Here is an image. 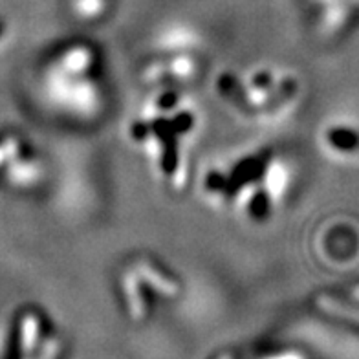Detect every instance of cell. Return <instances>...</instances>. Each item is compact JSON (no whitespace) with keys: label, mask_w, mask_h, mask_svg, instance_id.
Instances as JSON below:
<instances>
[{"label":"cell","mask_w":359,"mask_h":359,"mask_svg":"<svg viewBox=\"0 0 359 359\" xmlns=\"http://www.w3.org/2000/svg\"><path fill=\"white\" fill-rule=\"evenodd\" d=\"M88 62L90 53L81 48V50H74V52H70V55H67V59H65V67H67L68 70H83V68H86Z\"/></svg>","instance_id":"obj_5"},{"label":"cell","mask_w":359,"mask_h":359,"mask_svg":"<svg viewBox=\"0 0 359 359\" xmlns=\"http://www.w3.org/2000/svg\"><path fill=\"white\" fill-rule=\"evenodd\" d=\"M352 2H355V4H359V0H352Z\"/></svg>","instance_id":"obj_13"},{"label":"cell","mask_w":359,"mask_h":359,"mask_svg":"<svg viewBox=\"0 0 359 359\" xmlns=\"http://www.w3.org/2000/svg\"><path fill=\"white\" fill-rule=\"evenodd\" d=\"M348 13V4H346L345 0L330 2L328 10L325 11V17H323V22H325L326 29H328V32H336V29H339L341 26L345 24Z\"/></svg>","instance_id":"obj_3"},{"label":"cell","mask_w":359,"mask_h":359,"mask_svg":"<svg viewBox=\"0 0 359 359\" xmlns=\"http://www.w3.org/2000/svg\"><path fill=\"white\" fill-rule=\"evenodd\" d=\"M220 359H233V358H231V355H222V358H220Z\"/></svg>","instance_id":"obj_11"},{"label":"cell","mask_w":359,"mask_h":359,"mask_svg":"<svg viewBox=\"0 0 359 359\" xmlns=\"http://www.w3.org/2000/svg\"><path fill=\"white\" fill-rule=\"evenodd\" d=\"M39 337V319L35 313H26L22 319V336H20V346L24 354H29L37 345Z\"/></svg>","instance_id":"obj_4"},{"label":"cell","mask_w":359,"mask_h":359,"mask_svg":"<svg viewBox=\"0 0 359 359\" xmlns=\"http://www.w3.org/2000/svg\"><path fill=\"white\" fill-rule=\"evenodd\" d=\"M17 152H19V143L15 142V140H8V142H4L2 145H0V163L8 160V158L15 156Z\"/></svg>","instance_id":"obj_7"},{"label":"cell","mask_w":359,"mask_h":359,"mask_svg":"<svg viewBox=\"0 0 359 359\" xmlns=\"http://www.w3.org/2000/svg\"><path fill=\"white\" fill-rule=\"evenodd\" d=\"M175 103V95H163V100H161V107H170V104Z\"/></svg>","instance_id":"obj_9"},{"label":"cell","mask_w":359,"mask_h":359,"mask_svg":"<svg viewBox=\"0 0 359 359\" xmlns=\"http://www.w3.org/2000/svg\"><path fill=\"white\" fill-rule=\"evenodd\" d=\"M76 11H79L81 15H86V17H92V15H97L103 8V0H76Z\"/></svg>","instance_id":"obj_6"},{"label":"cell","mask_w":359,"mask_h":359,"mask_svg":"<svg viewBox=\"0 0 359 359\" xmlns=\"http://www.w3.org/2000/svg\"><path fill=\"white\" fill-rule=\"evenodd\" d=\"M57 352H59V341L50 339L46 343V346H44L43 354H41V359H53L57 355Z\"/></svg>","instance_id":"obj_8"},{"label":"cell","mask_w":359,"mask_h":359,"mask_svg":"<svg viewBox=\"0 0 359 359\" xmlns=\"http://www.w3.org/2000/svg\"><path fill=\"white\" fill-rule=\"evenodd\" d=\"M317 306L325 310L326 313H332L336 317H343V319H348V321H354L359 325V308L348 306V304H343L339 301L332 297H326V295H321L317 297Z\"/></svg>","instance_id":"obj_2"},{"label":"cell","mask_w":359,"mask_h":359,"mask_svg":"<svg viewBox=\"0 0 359 359\" xmlns=\"http://www.w3.org/2000/svg\"><path fill=\"white\" fill-rule=\"evenodd\" d=\"M325 2H328V4H330V2H336V0H325Z\"/></svg>","instance_id":"obj_12"},{"label":"cell","mask_w":359,"mask_h":359,"mask_svg":"<svg viewBox=\"0 0 359 359\" xmlns=\"http://www.w3.org/2000/svg\"><path fill=\"white\" fill-rule=\"evenodd\" d=\"M352 295H354L355 299H359V286H355V288L352 290Z\"/></svg>","instance_id":"obj_10"},{"label":"cell","mask_w":359,"mask_h":359,"mask_svg":"<svg viewBox=\"0 0 359 359\" xmlns=\"http://www.w3.org/2000/svg\"><path fill=\"white\" fill-rule=\"evenodd\" d=\"M137 269H140V273L143 275V279H145L147 283H151L152 286L156 290H160L161 293H165V295H176V293H178V286H176L170 279L163 277L154 266L147 264V262H140V264H137Z\"/></svg>","instance_id":"obj_1"}]
</instances>
